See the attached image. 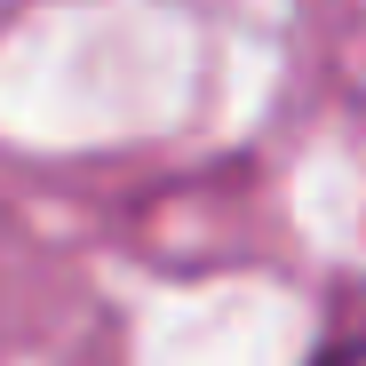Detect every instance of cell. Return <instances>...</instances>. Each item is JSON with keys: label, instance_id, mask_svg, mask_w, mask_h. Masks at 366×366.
<instances>
[{"label": "cell", "instance_id": "cell-1", "mask_svg": "<svg viewBox=\"0 0 366 366\" xmlns=\"http://www.w3.org/2000/svg\"><path fill=\"white\" fill-rule=\"evenodd\" d=\"M311 366H366V335H335L327 350H311Z\"/></svg>", "mask_w": 366, "mask_h": 366}]
</instances>
